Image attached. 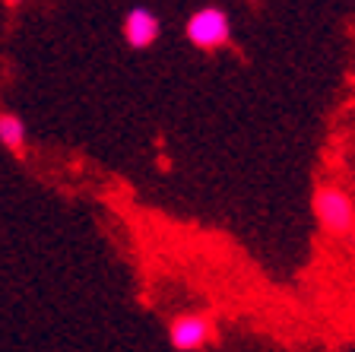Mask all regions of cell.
Wrapping results in <instances>:
<instances>
[{"label":"cell","mask_w":355,"mask_h":352,"mask_svg":"<svg viewBox=\"0 0 355 352\" xmlns=\"http://www.w3.org/2000/svg\"><path fill=\"white\" fill-rule=\"evenodd\" d=\"M184 32H187V42H191L193 48H200V51H216L222 44H229L232 19H229V13L219 7H203L187 19Z\"/></svg>","instance_id":"6da1fadb"},{"label":"cell","mask_w":355,"mask_h":352,"mask_svg":"<svg viewBox=\"0 0 355 352\" xmlns=\"http://www.w3.org/2000/svg\"><path fill=\"white\" fill-rule=\"evenodd\" d=\"M314 216L330 235H349L355 228V203L340 187H320L314 194Z\"/></svg>","instance_id":"7a4b0ae2"},{"label":"cell","mask_w":355,"mask_h":352,"mask_svg":"<svg viewBox=\"0 0 355 352\" xmlns=\"http://www.w3.org/2000/svg\"><path fill=\"white\" fill-rule=\"evenodd\" d=\"M168 340L175 349L181 352H193L213 340V324L203 315H178L168 327Z\"/></svg>","instance_id":"3957f363"},{"label":"cell","mask_w":355,"mask_h":352,"mask_svg":"<svg viewBox=\"0 0 355 352\" xmlns=\"http://www.w3.org/2000/svg\"><path fill=\"white\" fill-rule=\"evenodd\" d=\"M121 32H124V42L130 44L133 51H146L149 44H155V38L162 35V22H159V16H155L153 10L133 7L130 13L124 16Z\"/></svg>","instance_id":"277c9868"},{"label":"cell","mask_w":355,"mask_h":352,"mask_svg":"<svg viewBox=\"0 0 355 352\" xmlns=\"http://www.w3.org/2000/svg\"><path fill=\"white\" fill-rule=\"evenodd\" d=\"M26 121L13 111H0V146L10 149V153H22L26 149Z\"/></svg>","instance_id":"5b68a950"},{"label":"cell","mask_w":355,"mask_h":352,"mask_svg":"<svg viewBox=\"0 0 355 352\" xmlns=\"http://www.w3.org/2000/svg\"><path fill=\"white\" fill-rule=\"evenodd\" d=\"M7 3H10V7H19V3H22V0H7Z\"/></svg>","instance_id":"8992f818"},{"label":"cell","mask_w":355,"mask_h":352,"mask_svg":"<svg viewBox=\"0 0 355 352\" xmlns=\"http://www.w3.org/2000/svg\"><path fill=\"white\" fill-rule=\"evenodd\" d=\"M349 235H352V244H355V228H352V232H349Z\"/></svg>","instance_id":"52a82bcc"}]
</instances>
